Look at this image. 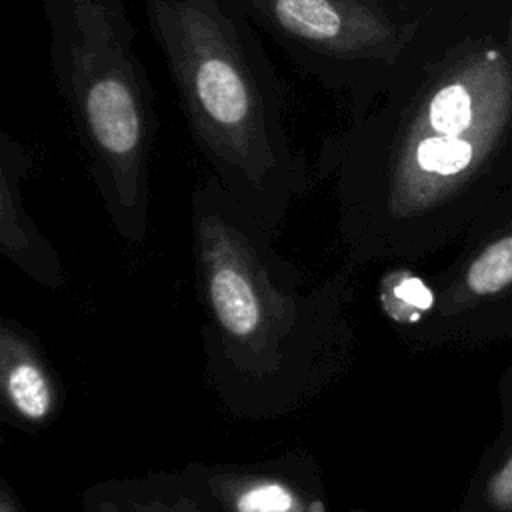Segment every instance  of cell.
I'll return each mask as SVG.
<instances>
[{"label": "cell", "instance_id": "9", "mask_svg": "<svg viewBox=\"0 0 512 512\" xmlns=\"http://www.w3.org/2000/svg\"><path fill=\"white\" fill-rule=\"evenodd\" d=\"M484 496L492 510L512 512V454L488 478Z\"/></svg>", "mask_w": 512, "mask_h": 512}, {"label": "cell", "instance_id": "1", "mask_svg": "<svg viewBox=\"0 0 512 512\" xmlns=\"http://www.w3.org/2000/svg\"><path fill=\"white\" fill-rule=\"evenodd\" d=\"M188 132L236 190L280 192L302 174L286 92L238 0H142Z\"/></svg>", "mask_w": 512, "mask_h": 512}, {"label": "cell", "instance_id": "3", "mask_svg": "<svg viewBox=\"0 0 512 512\" xmlns=\"http://www.w3.org/2000/svg\"><path fill=\"white\" fill-rule=\"evenodd\" d=\"M292 64L362 118L416 38L418 0H238Z\"/></svg>", "mask_w": 512, "mask_h": 512}, {"label": "cell", "instance_id": "4", "mask_svg": "<svg viewBox=\"0 0 512 512\" xmlns=\"http://www.w3.org/2000/svg\"><path fill=\"white\" fill-rule=\"evenodd\" d=\"M210 300L220 324L234 336H248L260 322L254 288L232 264L224 262L212 270Z\"/></svg>", "mask_w": 512, "mask_h": 512}, {"label": "cell", "instance_id": "6", "mask_svg": "<svg viewBox=\"0 0 512 512\" xmlns=\"http://www.w3.org/2000/svg\"><path fill=\"white\" fill-rule=\"evenodd\" d=\"M6 392L12 406L28 420H42L50 410V388L34 362H14L6 372Z\"/></svg>", "mask_w": 512, "mask_h": 512}, {"label": "cell", "instance_id": "7", "mask_svg": "<svg viewBox=\"0 0 512 512\" xmlns=\"http://www.w3.org/2000/svg\"><path fill=\"white\" fill-rule=\"evenodd\" d=\"M382 300L392 318L400 322H414L430 310L434 294L418 276L400 274L398 280L390 282Z\"/></svg>", "mask_w": 512, "mask_h": 512}, {"label": "cell", "instance_id": "8", "mask_svg": "<svg viewBox=\"0 0 512 512\" xmlns=\"http://www.w3.org/2000/svg\"><path fill=\"white\" fill-rule=\"evenodd\" d=\"M294 496L280 484H260L240 494L238 512H290Z\"/></svg>", "mask_w": 512, "mask_h": 512}, {"label": "cell", "instance_id": "5", "mask_svg": "<svg viewBox=\"0 0 512 512\" xmlns=\"http://www.w3.org/2000/svg\"><path fill=\"white\" fill-rule=\"evenodd\" d=\"M462 286L470 298H488L512 290V234L490 242L468 264Z\"/></svg>", "mask_w": 512, "mask_h": 512}, {"label": "cell", "instance_id": "2", "mask_svg": "<svg viewBox=\"0 0 512 512\" xmlns=\"http://www.w3.org/2000/svg\"><path fill=\"white\" fill-rule=\"evenodd\" d=\"M42 8L56 90L80 146L110 202L132 210L158 132L136 26L124 0H42Z\"/></svg>", "mask_w": 512, "mask_h": 512}]
</instances>
